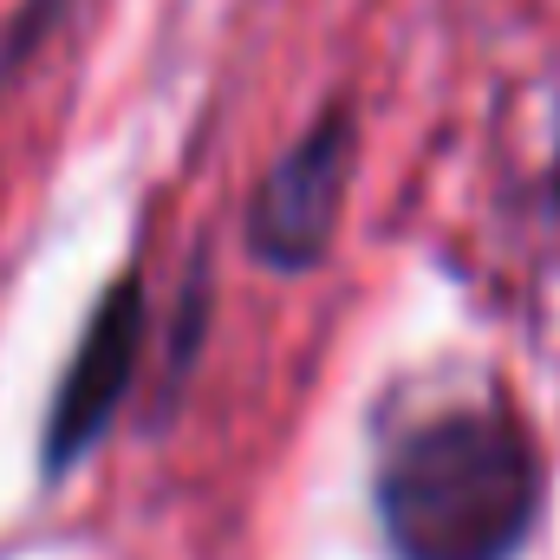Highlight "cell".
I'll return each instance as SVG.
<instances>
[{
	"label": "cell",
	"mask_w": 560,
	"mask_h": 560,
	"mask_svg": "<svg viewBox=\"0 0 560 560\" xmlns=\"http://www.w3.org/2000/svg\"><path fill=\"white\" fill-rule=\"evenodd\" d=\"M535 509V443L495 411H450L411 430L378 482V515L398 560H515Z\"/></svg>",
	"instance_id": "6da1fadb"
},
{
	"label": "cell",
	"mask_w": 560,
	"mask_h": 560,
	"mask_svg": "<svg viewBox=\"0 0 560 560\" xmlns=\"http://www.w3.org/2000/svg\"><path fill=\"white\" fill-rule=\"evenodd\" d=\"M138 346H143V293H138V280H118L98 300V313H92L66 378L52 392V418H46V469L52 476L72 469L105 436V423L125 405V385L138 372Z\"/></svg>",
	"instance_id": "7a4b0ae2"
},
{
	"label": "cell",
	"mask_w": 560,
	"mask_h": 560,
	"mask_svg": "<svg viewBox=\"0 0 560 560\" xmlns=\"http://www.w3.org/2000/svg\"><path fill=\"white\" fill-rule=\"evenodd\" d=\"M339 189H346V125L326 118V125L261 183L255 215H248L255 255L275 261V268H306V261H319V248H326V235H332V215H339Z\"/></svg>",
	"instance_id": "3957f363"
}]
</instances>
